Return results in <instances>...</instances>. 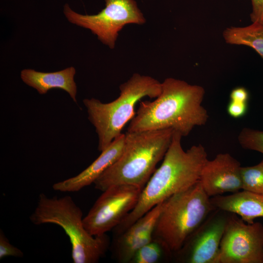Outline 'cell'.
<instances>
[{
    "mask_svg": "<svg viewBox=\"0 0 263 263\" xmlns=\"http://www.w3.org/2000/svg\"><path fill=\"white\" fill-rule=\"evenodd\" d=\"M205 91L200 86L169 77L161 83V93L153 101H140L128 126V132L171 129L182 136L208 118L202 106Z\"/></svg>",
    "mask_w": 263,
    "mask_h": 263,
    "instance_id": "cell-1",
    "label": "cell"
},
{
    "mask_svg": "<svg viewBox=\"0 0 263 263\" xmlns=\"http://www.w3.org/2000/svg\"><path fill=\"white\" fill-rule=\"evenodd\" d=\"M182 137L174 131L162 163L143 188L134 207L113 229V235L123 232L156 205L188 189L199 181L208 160L207 151L201 144L184 150L181 145Z\"/></svg>",
    "mask_w": 263,
    "mask_h": 263,
    "instance_id": "cell-2",
    "label": "cell"
},
{
    "mask_svg": "<svg viewBox=\"0 0 263 263\" xmlns=\"http://www.w3.org/2000/svg\"><path fill=\"white\" fill-rule=\"evenodd\" d=\"M173 130L128 132L119 158L94 183L95 188L104 191L119 185L145 187L164 158L171 143Z\"/></svg>",
    "mask_w": 263,
    "mask_h": 263,
    "instance_id": "cell-3",
    "label": "cell"
},
{
    "mask_svg": "<svg viewBox=\"0 0 263 263\" xmlns=\"http://www.w3.org/2000/svg\"><path fill=\"white\" fill-rule=\"evenodd\" d=\"M82 216L71 197H48L42 193L30 220L36 225L52 224L61 227L70 239L74 263H96L109 249L110 238L107 234H90L84 227Z\"/></svg>",
    "mask_w": 263,
    "mask_h": 263,
    "instance_id": "cell-4",
    "label": "cell"
},
{
    "mask_svg": "<svg viewBox=\"0 0 263 263\" xmlns=\"http://www.w3.org/2000/svg\"><path fill=\"white\" fill-rule=\"evenodd\" d=\"M119 96L109 103L96 98L83 99L88 119L98 136L100 152L120 136L125 125L135 116L137 103L144 97H157L161 93V83L152 77L134 74L120 85Z\"/></svg>",
    "mask_w": 263,
    "mask_h": 263,
    "instance_id": "cell-5",
    "label": "cell"
},
{
    "mask_svg": "<svg viewBox=\"0 0 263 263\" xmlns=\"http://www.w3.org/2000/svg\"><path fill=\"white\" fill-rule=\"evenodd\" d=\"M199 181L164 201L153 237L163 241L174 252L216 208Z\"/></svg>",
    "mask_w": 263,
    "mask_h": 263,
    "instance_id": "cell-6",
    "label": "cell"
},
{
    "mask_svg": "<svg viewBox=\"0 0 263 263\" xmlns=\"http://www.w3.org/2000/svg\"><path fill=\"white\" fill-rule=\"evenodd\" d=\"M105 7L95 15H82L66 3L63 13L71 23L89 29L110 49H113L118 32L126 24H142L146 20L134 0H105Z\"/></svg>",
    "mask_w": 263,
    "mask_h": 263,
    "instance_id": "cell-7",
    "label": "cell"
},
{
    "mask_svg": "<svg viewBox=\"0 0 263 263\" xmlns=\"http://www.w3.org/2000/svg\"><path fill=\"white\" fill-rule=\"evenodd\" d=\"M142 190L126 185L113 186L105 190L83 218L86 229L93 236L113 230L134 207Z\"/></svg>",
    "mask_w": 263,
    "mask_h": 263,
    "instance_id": "cell-8",
    "label": "cell"
},
{
    "mask_svg": "<svg viewBox=\"0 0 263 263\" xmlns=\"http://www.w3.org/2000/svg\"><path fill=\"white\" fill-rule=\"evenodd\" d=\"M220 263H263V225L230 213L221 242Z\"/></svg>",
    "mask_w": 263,
    "mask_h": 263,
    "instance_id": "cell-9",
    "label": "cell"
},
{
    "mask_svg": "<svg viewBox=\"0 0 263 263\" xmlns=\"http://www.w3.org/2000/svg\"><path fill=\"white\" fill-rule=\"evenodd\" d=\"M229 214L215 209L182 246L173 252L172 261L178 263H220V244Z\"/></svg>",
    "mask_w": 263,
    "mask_h": 263,
    "instance_id": "cell-10",
    "label": "cell"
},
{
    "mask_svg": "<svg viewBox=\"0 0 263 263\" xmlns=\"http://www.w3.org/2000/svg\"><path fill=\"white\" fill-rule=\"evenodd\" d=\"M241 164L228 153H220L207 160L200 174L199 181L209 197L225 193H235L242 189Z\"/></svg>",
    "mask_w": 263,
    "mask_h": 263,
    "instance_id": "cell-11",
    "label": "cell"
},
{
    "mask_svg": "<svg viewBox=\"0 0 263 263\" xmlns=\"http://www.w3.org/2000/svg\"><path fill=\"white\" fill-rule=\"evenodd\" d=\"M164 204L156 205L123 232L113 235L112 255L118 262L129 263L135 253L151 240Z\"/></svg>",
    "mask_w": 263,
    "mask_h": 263,
    "instance_id": "cell-12",
    "label": "cell"
},
{
    "mask_svg": "<svg viewBox=\"0 0 263 263\" xmlns=\"http://www.w3.org/2000/svg\"><path fill=\"white\" fill-rule=\"evenodd\" d=\"M125 139V133H122L86 169L75 176L54 184L53 188L61 192H76L94 183L120 156Z\"/></svg>",
    "mask_w": 263,
    "mask_h": 263,
    "instance_id": "cell-13",
    "label": "cell"
},
{
    "mask_svg": "<svg viewBox=\"0 0 263 263\" xmlns=\"http://www.w3.org/2000/svg\"><path fill=\"white\" fill-rule=\"evenodd\" d=\"M75 73V69L72 66L49 73L25 69L20 72V78L25 84L36 90L40 94H46L51 89H61L76 103L77 86L74 80Z\"/></svg>",
    "mask_w": 263,
    "mask_h": 263,
    "instance_id": "cell-14",
    "label": "cell"
},
{
    "mask_svg": "<svg viewBox=\"0 0 263 263\" xmlns=\"http://www.w3.org/2000/svg\"><path fill=\"white\" fill-rule=\"evenodd\" d=\"M210 199L216 209L238 215L247 224H253L256 218L263 217V194L242 190Z\"/></svg>",
    "mask_w": 263,
    "mask_h": 263,
    "instance_id": "cell-15",
    "label": "cell"
},
{
    "mask_svg": "<svg viewBox=\"0 0 263 263\" xmlns=\"http://www.w3.org/2000/svg\"><path fill=\"white\" fill-rule=\"evenodd\" d=\"M226 43L253 49L263 58V25L252 22L245 27H230L223 34Z\"/></svg>",
    "mask_w": 263,
    "mask_h": 263,
    "instance_id": "cell-16",
    "label": "cell"
},
{
    "mask_svg": "<svg viewBox=\"0 0 263 263\" xmlns=\"http://www.w3.org/2000/svg\"><path fill=\"white\" fill-rule=\"evenodd\" d=\"M173 260V252L162 240L153 237L138 249L129 263H167Z\"/></svg>",
    "mask_w": 263,
    "mask_h": 263,
    "instance_id": "cell-17",
    "label": "cell"
},
{
    "mask_svg": "<svg viewBox=\"0 0 263 263\" xmlns=\"http://www.w3.org/2000/svg\"><path fill=\"white\" fill-rule=\"evenodd\" d=\"M242 190L263 195V160L256 165L241 167Z\"/></svg>",
    "mask_w": 263,
    "mask_h": 263,
    "instance_id": "cell-18",
    "label": "cell"
},
{
    "mask_svg": "<svg viewBox=\"0 0 263 263\" xmlns=\"http://www.w3.org/2000/svg\"><path fill=\"white\" fill-rule=\"evenodd\" d=\"M238 139L243 148L263 154V131L244 128L240 132Z\"/></svg>",
    "mask_w": 263,
    "mask_h": 263,
    "instance_id": "cell-19",
    "label": "cell"
},
{
    "mask_svg": "<svg viewBox=\"0 0 263 263\" xmlns=\"http://www.w3.org/2000/svg\"><path fill=\"white\" fill-rule=\"evenodd\" d=\"M9 256L22 258L23 256V253L20 249L10 244L1 229L0 230V259Z\"/></svg>",
    "mask_w": 263,
    "mask_h": 263,
    "instance_id": "cell-20",
    "label": "cell"
},
{
    "mask_svg": "<svg viewBox=\"0 0 263 263\" xmlns=\"http://www.w3.org/2000/svg\"><path fill=\"white\" fill-rule=\"evenodd\" d=\"M247 109L246 103H241L230 100L227 107L228 114L231 117L238 118L245 115Z\"/></svg>",
    "mask_w": 263,
    "mask_h": 263,
    "instance_id": "cell-21",
    "label": "cell"
},
{
    "mask_svg": "<svg viewBox=\"0 0 263 263\" xmlns=\"http://www.w3.org/2000/svg\"><path fill=\"white\" fill-rule=\"evenodd\" d=\"M252 12L250 19L252 22H258L263 25V0H251Z\"/></svg>",
    "mask_w": 263,
    "mask_h": 263,
    "instance_id": "cell-22",
    "label": "cell"
},
{
    "mask_svg": "<svg viewBox=\"0 0 263 263\" xmlns=\"http://www.w3.org/2000/svg\"><path fill=\"white\" fill-rule=\"evenodd\" d=\"M248 98V91L245 88L242 87L233 89L230 94V100L233 101L247 103Z\"/></svg>",
    "mask_w": 263,
    "mask_h": 263,
    "instance_id": "cell-23",
    "label": "cell"
}]
</instances>
